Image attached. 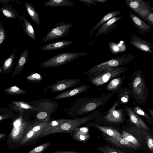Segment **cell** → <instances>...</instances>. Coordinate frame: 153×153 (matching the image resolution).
<instances>
[{
    "label": "cell",
    "instance_id": "obj_1",
    "mask_svg": "<svg viewBox=\"0 0 153 153\" xmlns=\"http://www.w3.org/2000/svg\"><path fill=\"white\" fill-rule=\"evenodd\" d=\"M128 86L131 96L137 103L143 104L147 101L149 91L144 75L140 70L134 71L128 79Z\"/></svg>",
    "mask_w": 153,
    "mask_h": 153
},
{
    "label": "cell",
    "instance_id": "obj_2",
    "mask_svg": "<svg viewBox=\"0 0 153 153\" xmlns=\"http://www.w3.org/2000/svg\"><path fill=\"white\" fill-rule=\"evenodd\" d=\"M105 104L103 97L101 96L91 99L89 97L78 99L72 104L70 108L64 110L68 116L72 117L86 114L93 111Z\"/></svg>",
    "mask_w": 153,
    "mask_h": 153
},
{
    "label": "cell",
    "instance_id": "obj_3",
    "mask_svg": "<svg viewBox=\"0 0 153 153\" xmlns=\"http://www.w3.org/2000/svg\"><path fill=\"white\" fill-rule=\"evenodd\" d=\"M134 60V55L126 53L119 57L114 58L91 68L85 72L89 77L103 72L113 70L115 68L131 62Z\"/></svg>",
    "mask_w": 153,
    "mask_h": 153
},
{
    "label": "cell",
    "instance_id": "obj_4",
    "mask_svg": "<svg viewBox=\"0 0 153 153\" xmlns=\"http://www.w3.org/2000/svg\"><path fill=\"white\" fill-rule=\"evenodd\" d=\"M50 121L42 122L36 120L33 123H29L19 142V147L36 143L44 133Z\"/></svg>",
    "mask_w": 153,
    "mask_h": 153
},
{
    "label": "cell",
    "instance_id": "obj_5",
    "mask_svg": "<svg viewBox=\"0 0 153 153\" xmlns=\"http://www.w3.org/2000/svg\"><path fill=\"white\" fill-rule=\"evenodd\" d=\"M120 104L117 100L114 101L113 105L108 110L101 114L95 120L94 123L99 124H118L124 122L127 115L124 108L117 109Z\"/></svg>",
    "mask_w": 153,
    "mask_h": 153
},
{
    "label": "cell",
    "instance_id": "obj_6",
    "mask_svg": "<svg viewBox=\"0 0 153 153\" xmlns=\"http://www.w3.org/2000/svg\"><path fill=\"white\" fill-rule=\"evenodd\" d=\"M99 109L94 110L87 115L80 118L65 119L64 121L58 127L50 133H71L74 131L79 126L95 120L100 115Z\"/></svg>",
    "mask_w": 153,
    "mask_h": 153
},
{
    "label": "cell",
    "instance_id": "obj_7",
    "mask_svg": "<svg viewBox=\"0 0 153 153\" xmlns=\"http://www.w3.org/2000/svg\"><path fill=\"white\" fill-rule=\"evenodd\" d=\"M22 114L13 122L11 131L7 136V143L10 149L19 147V142L29 124L23 118Z\"/></svg>",
    "mask_w": 153,
    "mask_h": 153
},
{
    "label": "cell",
    "instance_id": "obj_8",
    "mask_svg": "<svg viewBox=\"0 0 153 153\" xmlns=\"http://www.w3.org/2000/svg\"><path fill=\"white\" fill-rule=\"evenodd\" d=\"M89 53V52H87L63 53L42 62L39 66L44 68L56 67L69 63Z\"/></svg>",
    "mask_w": 153,
    "mask_h": 153
},
{
    "label": "cell",
    "instance_id": "obj_9",
    "mask_svg": "<svg viewBox=\"0 0 153 153\" xmlns=\"http://www.w3.org/2000/svg\"><path fill=\"white\" fill-rule=\"evenodd\" d=\"M72 26L71 23H67L62 21L58 22L54 27L42 38L41 43L45 44L58 38L67 36Z\"/></svg>",
    "mask_w": 153,
    "mask_h": 153
},
{
    "label": "cell",
    "instance_id": "obj_10",
    "mask_svg": "<svg viewBox=\"0 0 153 153\" xmlns=\"http://www.w3.org/2000/svg\"><path fill=\"white\" fill-rule=\"evenodd\" d=\"M128 70L126 67H119L113 70L99 74L95 76L89 77V81L93 85L98 86L118 77Z\"/></svg>",
    "mask_w": 153,
    "mask_h": 153
},
{
    "label": "cell",
    "instance_id": "obj_11",
    "mask_svg": "<svg viewBox=\"0 0 153 153\" xmlns=\"http://www.w3.org/2000/svg\"><path fill=\"white\" fill-rule=\"evenodd\" d=\"M81 82L79 79H63L56 82L54 84L48 85L47 88L53 92L61 91L77 85Z\"/></svg>",
    "mask_w": 153,
    "mask_h": 153
},
{
    "label": "cell",
    "instance_id": "obj_12",
    "mask_svg": "<svg viewBox=\"0 0 153 153\" xmlns=\"http://www.w3.org/2000/svg\"><path fill=\"white\" fill-rule=\"evenodd\" d=\"M130 44L136 48L144 52L153 54V43L142 39L137 35H131Z\"/></svg>",
    "mask_w": 153,
    "mask_h": 153
},
{
    "label": "cell",
    "instance_id": "obj_13",
    "mask_svg": "<svg viewBox=\"0 0 153 153\" xmlns=\"http://www.w3.org/2000/svg\"><path fill=\"white\" fill-rule=\"evenodd\" d=\"M127 115L131 122L140 130H149V127L139 115L136 114L131 107L126 106L124 108Z\"/></svg>",
    "mask_w": 153,
    "mask_h": 153
},
{
    "label": "cell",
    "instance_id": "obj_14",
    "mask_svg": "<svg viewBox=\"0 0 153 153\" xmlns=\"http://www.w3.org/2000/svg\"><path fill=\"white\" fill-rule=\"evenodd\" d=\"M128 12L132 22L141 34L144 35L147 33L152 32V27L151 26L146 24L141 18L134 14L130 10Z\"/></svg>",
    "mask_w": 153,
    "mask_h": 153
},
{
    "label": "cell",
    "instance_id": "obj_15",
    "mask_svg": "<svg viewBox=\"0 0 153 153\" xmlns=\"http://www.w3.org/2000/svg\"><path fill=\"white\" fill-rule=\"evenodd\" d=\"M125 3L136 15L144 10H153V7L148 2L143 0H126Z\"/></svg>",
    "mask_w": 153,
    "mask_h": 153
},
{
    "label": "cell",
    "instance_id": "obj_16",
    "mask_svg": "<svg viewBox=\"0 0 153 153\" xmlns=\"http://www.w3.org/2000/svg\"><path fill=\"white\" fill-rule=\"evenodd\" d=\"M126 77V74H124L110 80L105 89L117 95L123 88L122 86Z\"/></svg>",
    "mask_w": 153,
    "mask_h": 153
},
{
    "label": "cell",
    "instance_id": "obj_17",
    "mask_svg": "<svg viewBox=\"0 0 153 153\" xmlns=\"http://www.w3.org/2000/svg\"><path fill=\"white\" fill-rule=\"evenodd\" d=\"M86 125L92 126L105 135L114 138L118 139L123 137L120 132L112 127L102 126L92 122L87 123Z\"/></svg>",
    "mask_w": 153,
    "mask_h": 153
},
{
    "label": "cell",
    "instance_id": "obj_18",
    "mask_svg": "<svg viewBox=\"0 0 153 153\" xmlns=\"http://www.w3.org/2000/svg\"><path fill=\"white\" fill-rule=\"evenodd\" d=\"M123 18L121 16H115L108 20L99 27L95 35L96 37L102 34H106L112 30L117 29V22Z\"/></svg>",
    "mask_w": 153,
    "mask_h": 153
},
{
    "label": "cell",
    "instance_id": "obj_19",
    "mask_svg": "<svg viewBox=\"0 0 153 153\" xmlns=\"http://www.w3.org/2000/svg\"><path fill=\"white\" fill-rule=\"evenodd\" d=\"M88 85H84L74 88L55 96L53 99L58 100L71 97L79 94L85 92L89 88Z\"/></svg>",
    "mask_w": 153,
    "mask_h": 153
},
{
    "label": "cell",
    "instance_id": "obj_20",
    "mask_svg": "<svg viewBox=\"0 0 153 153\" xmlns=\"http://www.w3.org/2000/svg\"><path fill=\"white\" fill-rule=\"evenodd\" d=\"M105 136L104 137L105 140L107 142L114 146L120 148H131L136 150L138 149L136 146L129 142L123 137L117 139L112 138L106 135H105Z\"/></svg>",
    "mask_w": 153,
    "mask_h": 153
},
{
    "label": "cell",
    "instance_id": "obj_21",
    "mask_svg": "<svg viewBox=\"0 0 153 153\" xmlns=\"http://www.w3.org/2000/svg\"><path fill=\"white\" fill-rule=\"evenodd\" d=\"M88 132V128L83 127L78 128L71 134L72 139L75 140L84 142L88 140L90 137Z\"/></svg>",
    "mask_w": 153,
    "mask_h": 153
},
{
    "label": "cell",
    "instance_id": "obj_22",
    "mask_svg": "<svg viewBox=\"0 0 153 153\" xmlns=\"http://www.w3.org/2000/svg\"><path fill=\"white\" fill-rule=\"evenodd\" d=\"M73 42L72 40H63L48 43L39 48L42 51H56L70 46Z\"/></svg>",
    "mask_w": 153,
    "mask_h": 153
},
{
    "label": "cell",
    "instance_id": "obj_23",
    "mask_svg": "<svg viewBox=\"0 0 153 153\" xmlns=\"http://www.w3.org/2000/svg\"><path fill=\"white\" fill-rule=\"evenodd\" d=\"M28 50L25 48L19 57L17 63L14 69L12 77L18 75L22 71L27 60Z\"/></svg>",
    "mask_w": 153,
    "mask_h": 153
},
{
    "label": "cell",
    "instance_id": "obj_24",
    "mask_svg": "<svg viewBox=\"0 0 153 153\" xmlns=\"http://www.w3.org/2000/svg\"><path fill=\"white\" fill-rule=\"evenodd\" d=\"M14 111L22 113L25 111L31 110L37 111V107L31 105L26 102L23 101H14L11 102Z\"/></svg>",
    "mask_w": 153,
    "mask_h": 153
},
{
    "label": "cell",
    "instance_id": "obj_25",
    "mask_svg": "<svg viewBox=\"0 0 153 153\" xmlns=\"http://www.w3.org/2000/svg\"><path fill=\"white\" fill-rule=\"evenodd\" d=\"M121 12L119 10L113 11L110 12L105 16L102 18L91 29L89 36H91L93 33L98 27L108 21L111 18L120 15Z\"/></svg>",
    "mask_w": 153,
    "mask_h": 153
},
{
    "label": "cell",
    "instance_id": "obj_26",
    "mask_svg": "<svg viewBox=\"0 0 153 153\" xmlns=\"http://www.w3.org/2000/svg\"><path fill=\"white\" fill-rule=\"evenodd\" d=\"M26 10L33 21L37 25H41V20L39 14L35 10L32 4L26 2L24 4Z\"/></svg>",
    "mask_w": 153,
    "mask_h": 153
},
{
    "label": "cell",
    "instance_id": "obj_27",
    "mask_svg": "<svg viewBox=\"0 0 153 153\" xmlns=\"http://www.w3.org/2000/svg\"><path fill=\"white\" fill-rule=\"evenodd\" d=\"M74 4L68 0H50L44 2V6L57 7L60 6H73Z\"/></svg>",
    "mask_w": 153,
    "mask_h": 153
},
{
    "label": "cell",
    "instance_id": "obj_28",
    "mask_svg": "<svg viewBox=\"0 0 153 153\" xmlns=\"http://www.w3.org/2000/svg\"><path fill=\"white\" fill-rule=\"evenodd\" d=\"M15 47H13V51L9 57L5 59L3 63L2 70V72L5 74L10 73L12 70L13 66V61L14 58L16 54Z\"/></svg>",
    "mask_w": 153,
    "mask_h": 153
},
{
    "label": "cell",
    "instance_id": "obj_29",
    "mask_svg": "<svg viewBox=\"0 0 153 153\" xmlns=\"http://www.w3.org/2000/svg\"><path fill=\"white\" fill-rule=\"evenodd\" d=\"M22 19L25 25L23 28L25 33L27 36L36 41V39L34 30L33 28L29 21L25 17V15H23Z\"/></svg>",
    "mask_w": 153,
    "mask_h": 153
},
{
    "label": "cell",
    "instance_id": "obj_30",
    "mask_svg": "<svg viewBox=\"0 0 153 153\" xmlns=\"http://www.w3.org/2000/svg\"><path fill=\"white\" fill-rule=\"evenodd\" d=\"M65 119H61L50 120L44 133L42 135L41 138L50 134L53 130L58 127L65 121Z\"/></svg>",
    "mask_w": 153,
    "mask_h": 153
},
{
    "label": "cell",
    "instance_id": "obj_31",
    "mask_svg": "<svg viewBox=\"0 0 153 153\" xmlns=\"http://www.w3.org/2000/svg\"><path fill=\"white\" fill-rule=\"evenodd\" d=\"M118 96L117 101L120 104H126L129 101L131 96V91L127 86L123 88L117 95Z\"/></svg>",
    "mask_w": 153,
    "mask_h": 153
},
{
    "label": "cell",
    "instance_id": "obj_32",
    "mask_svg": "<svg viewBox=\"0 0 153 153\" xmlns=\"http://www.w3.org/2000/svg\"><path fill=\"white\" fill-rule=\"evenodd\" d=\"M146 21L152 27H153V10L147 9L142 11L137 15Z\"/></svg>",
    "mask_w": 153,
    "mask_h": 153
},
{
    "label": "cell",
    "instance_id": "obj_33",
    "mask_svg": "<svg viewBox=\"0 0 153 153\" xmlns=\"http://www.w3.org/2000/svg\"><path fill=\"white\" fill-rule=\"evenodd\" d=\"M0 10L5 16L11 19H15L19 16L18 13L9 5L4 6L0 8Z\"/></svg>",
    "mask_w": 153,
    "mask_h": 153
},
{
    "label": "cell",
    "instance_id": "obj_34",
    "mask_svg": "<svg viewBox=\"0 0 153 153\" xmlns=\"http://www.w3.org/2000/svg\"><path fill=\"white\" fill-rule=\"evenodd\" d=\"M133 104L134 107L131 108L134 112L137 115L141 116L145 118L149 124L150 125L153 124V118L134 102Z\"/></svg>",
    "mask_w": 153,
    "mask_h": 153
},
{
    "label": "cell",
    "instance_id": "obj_35",
    "mask_svg": "<svg viewBox=\"0 0 153 153\" xmlns=\"http://www.w3.org/2000/svg\"><path fill=\"white\" fill-rule=\"evenodd\" d=\"M141 131L148 151L150 153H153V140L152 137L146 131L142 130H141Z\"/></svg>",
    "mask_w": 153,
    "mask_h": 153
},
{
    "label": "cell",
    "instance_id": "obj_36",
    "mask_svg": "<svg viewBox=\"0 0 153 153\" xmlns=\"http://www.w3.org/2000/svg\"><path fill=\"white\" fill-rule=\"evenodd\" d=\"M96 149L102 153H127L108 145L98 146Z\"/></svg>",
    "mask_w": 153,
    "mask_h": 153
},
{
    "label": "cell",
    "instance_id": "obj_37",
    "mask_svg": "<svg viewBox=\"0 0 153 153\" xmlns=\"http://www.w3.org/2000/svg\"><path fill=\"white\" fill-rule=\"evenodd\" d=\"M109 47L110 51L114 54L121 53L125 51L126 49L125 44L123 42L122 43L121 45H119V44H117L115 43H110Z\"/></svg>",
    "mask_w": 153,
    "mask_h": 153
},
{
    "label": "cell",
    "instance_id": "obj_38",
    "mask_svg": "<svg viewBox=\"0 0 153 153\" xmlns=\"http://www.w3.org/2000/svg\"><path fill=\"white\" fill-rule=\"evenodd\" d=\"M121 134L123 137L136 146L138 149L141 147V144L139 141L134 136L130 133L125 130H123Z\"/></svg>",
    "mask_w": 153,
    "mask_h": 153
},
{
    "label": "cell",
    "instance_id": "obj_39",
    "mask_svg": "<svg viewBox=\"0 0 153 153\" xmlns=\"http://www.w3.org/2000/svg\"><path fill=\"white\" fill-rule=\"evenodd\" d=\"M4 90L6 93L10 95H19L26 93V91L16 86H10L9 88L4 89Z\"/></svg>",
    "mask_w": 153,
    "mask_h": 153
},
{
    "label": "cell",
    "instance_id": "obj_40",
    "mask_svg": "<svg viewBox=\"0 0 153 153\" xmlns=\"http://www.w3.org/2000/svg\"><path fill=\"white\" fill-rule=\"evenodd\" d=\"M50 144V142L44 143L28 152L27 153H42L48 149Z\"/></svg>",
    "mask_w": 153,
    "mask_h": 153
},
{
    "label": "cell",
    "instance_id": "obj_41",
    "mask_svg": "<svg viewBox=\"0 0 153 153\" xmlns=\"http://www.w3.org/2000/svg\"><path fill=\"white\" fill-rule=\"evenodd\" d=\"M50 114L45 111H38L36 115V120L42 122H46L49 120Z\"/></svg>",
    "mask_w": 153,
    "mask_h": 153
},
{
    "label": "cell",
    "instance_id": "obj_42",
    "mask_svg": "<svg viewBox=\"0 0 153 153\" xmlns=\"http://www.w3.org/2000/svg\"><path fill=\"white\" fill-rule=\"evenodd\" d=\"M26 79L30 82H39L42 80V78L40 74L36 73L29 75Z\"/></svg>",
    "mask_w": 153,
    "mask_h": 153
},
{
    "label": "cell",
    "instance_id": "obj_43",
    "mask_svg": "<svg viewBox=\"0 0 153 153\" xmlns=\"http://www.w3.org/2000/svg\"><path fill=\"white\" fill-rule=\"evenodd\" d=\"M6 36V30L3 25L0 23V46L5 40Z\"/></svg>",
    "mask_w": 153,
    "mask_h": 153
},
{
    "label": "cell",
    "instance_id": "obj_44",
    "mask_svg": "<svg viewBox=\"0 0 153 153\" xmlns=\"http://www.w3.org/2000/svg\"><path fill=\"white\" fill-rule=\"evenodd\" d=\"M83 4L88 7L90 6H96L97 3L94 0H77Z\"/></svg>",
    "mask_w": 153,
    "mask_h": 153
},
{
    "label": "cell",
    "instance_id": "obj_45",
    "mask_svg": "<svg viewBox=\"0 0 153 153\" xmlns=\"http://www.w3.org/2000/svg\"><path fill=\"white\" fill-rule=\"evenodd\" d=\"M14 114H0V121L7 119L14 118L15 117Z\"/></svg>",
    "mask_w": 153,
    "mask_h": 153
},
{
    "label": "cell",
    "instance_id": "obj_46",
    "mask_svg": "<svg viewBox=\"0 0 153 153\" xmlns=\"http://www.w3.org/2000/svg\"><path fill=\"white\" fill-rule=\"evenodd\" d=\"M52 153H82L79 152L69 151H58L53 152Z\"/></svg>",
    "mask_w": 153,
    "mask_h": 153
},
{
    "label": "cell",
    "instance_id": "obj_47",
    "mask_svg": "<svg viewBox=\"0 0 153 153\" xmlns=\"http://www.w3.org/2000/svg\"><path fill=\"white\" fill-rule=\"evenodd\" d=\"M6 134L5 133H0V141L5 139Z\"/></svg>",
    "mask_w": 153,
    "mask_h": 153
},
{
    "label": "cell",
    "instance_id": "obj_48",
    "mask_svg": "<svg viewBox=\"0 0 153 153\" xmlns=\"http://www.w3.org/2000/svg\"><path fill=\"white\" fill-rule=\"evenodd\" d=\"M148 111L149 112V113L150 114L151 116V117L153 118V110L152 109H150V108H147V109Z\"/></svg>",
    "mask_w": 153,
    "mask_h": 153
},
{
    "label": "cell",
    "instance_id": "obj_49",
    "mask_svg": "<svg viewBox=\"0 0 153 153\" xmlns=\"http://www.w3.org/2000/svg\"><path fill=\"white\" fill-rule=\"evenodd\" d=\"M7 111H6V109H5L0 108V114H1V113L7 114V113H5L6 112H7Z\"/></svg>",
    "mask_w": 153,
    "mask_h": 153
},
{
    "label": "cell",
    "instance_id": "obj_50",
    "mask_svg": "<svg viewBox=\"0 0 153 153\" xmlns=\"http://www.w3.org/2000/svg\"><path fill=\"white\" fill-rule=\"evenodd\" d=\"M94 1L97 2H100L102 3H105L107 1V0H94Z\"/></svg>",
    "mask_w": 153,
    "mask_h": 153
},
{
    "label": "cell",
    "instance_id": "obj_51",
    "mask_svg": "<svg viewBox=\"0 0 153 153\" xmlns=\"http://www.w3.org/2000/svg\"><path fill=\"white\" fill-rule=\"evenodd\" d=\"M9 1L8 0H0V3H4L8 4V2Z\"/></svg>",
    "mask_w": 153,
    "mask_h": 153
}]
</instances>
